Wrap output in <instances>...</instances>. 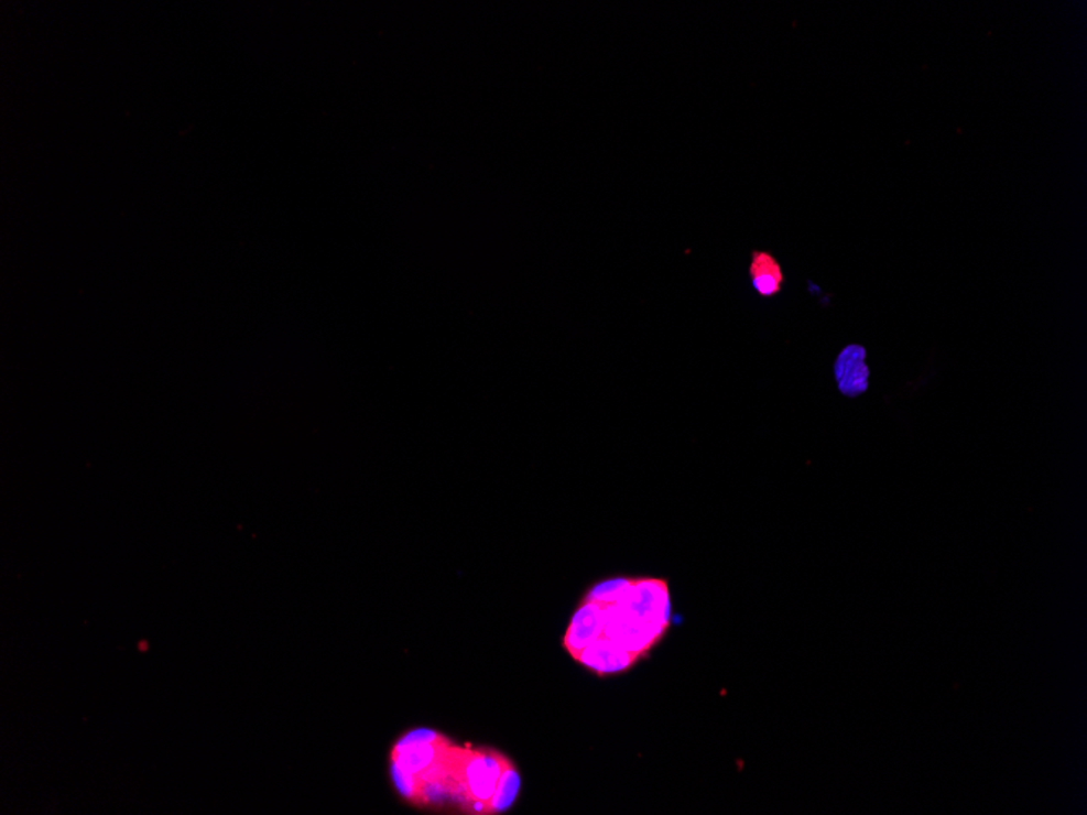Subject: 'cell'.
Segmentation results:
<instances>
[{"mask_svg":"<svg viewBox=\"0 0 1087 815\" xmlns=\"http://www.w3.org/2000/svg\"><path fill=\"white\" fill-rule=\"evenodd\" d=\"M591 596L605 610L602 639L637 661L670 629L671 596L666 579L615 576L595 585Z\"/></svg>","mask_w":1087,"mask_h":815,"instance_id":"1","label":"cell"},{"mask_svg":"<svg viewBox=\"0 0 1087 815\" xmlns=\"http://www.w3.org/2000/svg\"><path fill=\"white\" fill-rule=\"evenodd\" d=\"M511 760L499 750L465 746L461 750V775L469 814H487V804L496 794L499 781Z\"/></svg>","mask_w":1087,"mask_h":815,"instance_id":"2","label":"cell"},{"mask_svg":"<svg viewBox=\"0 0 1087 815\" xmlns=\"http://www.w3.org/2000/svg\"><path fill=\"white\" fill-rule=\"evenodd\" d=\"M867 358V349L860 344H848L835 358V383L845 398H860L870 390L871 370Z\"/></svg>","mask_w":1087,"mask_h":815,"instance_id":"3","label":"cell"},{"mask_svg":"<svg viewBox=\"0 0 1087 815\" xmlns=\"http://www.w3.org/2000/svg\"><path fill=\"white\" fill-rule=\"evenodd\" d=\"M602 627H605V610L601 604L585 599L572 617L570 626L565 633V650L575 660L589 643L601 637Z\"/></svg>","mask_w":1087,"mask_h":815,"instance_id":"4","label":"cell"},{"mask_svg":"<svg viewBox=\"0 0 1087 815\" xmlns=\"http://www.w3.org/2000/svg\"><path fill=\"white\" fill-rule=\"evenodd\" d=\"M575 660L599 677L623 673L637 663L635 658L602 637L589 643Z\"/></svg>","mask_w":1087,"mask_h":815,"instance_id":"5","label":"cell"},{"mask_svg":"<svg viewBox=\"0 0 1087 815\" xmlns=\"http://www.w3.org/2000/svg\"><path fill=\"white\" fill-rule=\"evenodd\" d=\"M749 281L752 290L762 298H773L779 295L785 284V274L779 259L769 251H759V249L752 251Z\"/></svg>","mask_w":1087,"mask_h":815,"instance_id":"6","label":"cell"},{"mask_svg":"<svg viewBox=\"0 0 1087 815\" xmlns=\"http://www.w3.org/2000/svg\"><path fill=\"white\" fill-rule=\"evenodd\" d=\"M520 773H518L514 763L510 762L506 772H503L502 779L499 781L496 794H493L492 800L487 804V814H502L510 809L514 801H517L518 794H520Z\"/></svg>","mask_w":1087,"mask_h":815,"instance_id":"7","label":"cell"}]
</instances>
